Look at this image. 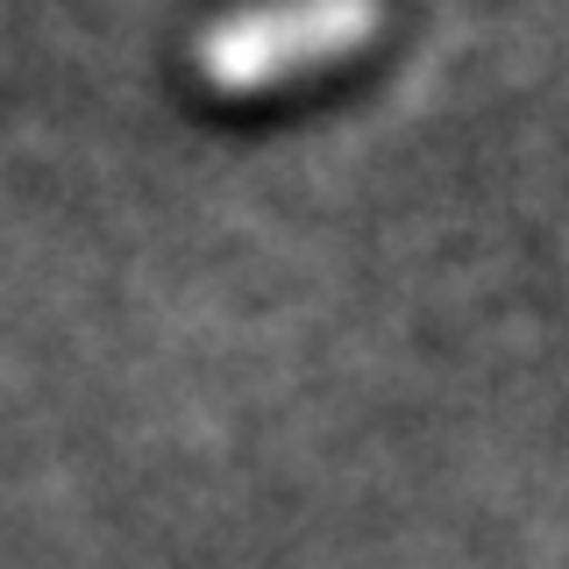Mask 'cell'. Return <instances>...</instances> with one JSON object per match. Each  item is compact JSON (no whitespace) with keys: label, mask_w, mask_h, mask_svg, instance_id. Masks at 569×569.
Wrapping results in <instances>:
<instances>
[{"label":"cell","mask_w":569,"mask_h":569,"mask_svg":"<svg viewBox=\"0 0 569 569\" xmlns=\"http://www.w3.org/2000/svg\"><path fill=\"white\" fill-rule=\"evenodd\" d=\"M378 29H385V0H263V8L213 22L192 43V71H200L207 93L249 100L370 50Z\"/></svg>","instance_id":"1"}]
</instances>
